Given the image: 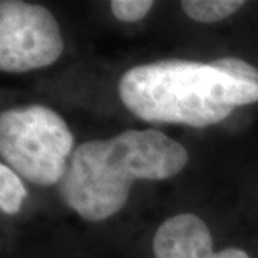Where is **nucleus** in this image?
I'll return each mask as SVG.
<instances>
[{
  "label": "nucleus",
  "instance_id": "nucleus-1",
  "mask_svg": "<svg viewBox=\"0 0 258 258\" xmlns=\"http://www.w3.org/2000/svg\"><path fill=\"white\" fill-rule=\"evenodd\" d=\"M188 164V151L158 129H127L111 139L82 143L72 153L59 195L87 221L116 215L134 181L173 178Z\"/></svg>",
  "mask_w": 258,
  "mask_h": 258
},
{
  "label": "nucleus",
  "instance_id": "nucleus-2",
  "mask_svg": "<svg viewBox=\"0 0 258 258\" xmlns=\"http://www.w3.org/2000/svg\"><path fill=\"white\" fill-rule=\"evenodd\" d=\"M117 91L139 119L191 127L218 124L233 107L258 101V86L231 79L210 62L191 60L136 66L121 77Z\"/></svg>",
  "mask_w": 258,
  "mask_h": 258
},
{
  "label": "nucleus",
  "instance_id": "nucleus-3",
  "mask_svg": "<svg viewBox=\"0 0 258 258\" xmlns=\"http://www.w3.org/2000/svg\"><path fill=\"white\" fill-rule=\"evenodd\" d=\"M72 146L74 136L62 116L42 104L9 109L0 116L4 164L34 184H59Z\"/></svg>",
  "mask_w": 258,
  "mask_h": 258
},
{
  "label": "nucleus",
  "instance_id": "nucleus-4",
  "mask_svg": "<svg viewBox=\"0 0 258 258\" xmlns=\"http://www.w3.org/2000/svg\"><path fill=\"white\" fill-rule=\"evenodd\" d=\"M64 42L50 10L22 0L0 2V69L29 72L60 57Z\"/></svg>",
  "mask_w": 258,
  "mask_h": 258
},
{
  "label": "nucleus",
  "instance_id": "nucleus-5",
  "mask_svg": "<svg viewBox=\"0 0 258 258\" xmlns=\"http://www.w3.org/2000/svg\"><path fill=\"white\" fill-rule=\"evenodd\" d=\"M156 258H250L240 248L213 250V238L200 216L181 213L159 225L153 238Z\"/></svg>",
  "mask_w": 258,
  "mask_h": 258
},
{
  "label": "nucleus",
  "instance_id": "nucleus-6",
  "mask_svg": "<svg viewBox=\"0 0 258 258\" xmlns=\"http://www.w3.org/2000/svg\"><path fill=\"white\" fill-rule=\"evenodd\" d=\"M245 5L241 0H184L183 12L196 22H218Z\"/></svg>",
  "mask_w": 258,
  "mask_h": 258
},
{
  "label": "nucleus",
  "instance_id": "nucleus-7",
  "mask_svg": "<svg viewBox=\"0 0 258 258\" xmlns=\"http://www.w3.org/2000/svg\"><path fill=\"white\" fill-rule=\"evenodd\" d=\"M27 196L20 176L7 164H0V210L7 215L19 213L22 203Z\"/></svg>",
  "mask_w": 258,
  "mask_h": 258
},
{
  "label": "nucleus",
  "instance_id": "nucleus-8",
  "mask_svg": "<svg viewBox=\"0 0 258 258\" xmlns=\"http://www.w3.org/2000/svg\"><path fill=\"white\" fill-rule=\"evenodd\" d=\"M215 69H218L223 74L230 76L231 79L245 82V84L258 86V69L250 62L238 57H221L210 62Z\"/></svg>",
  "mask_w": 258,
  "mask_h": 258
},
{
  "label": "nucleus",
  "instance_id": "nucleus-9",
  "mask_svg": "<svg viewBox=\"0 0 258 258\" xmlns=\"http://www.w3.org/2000/svg\"><path fill=\"white\" fill-rule=\"evenodd\" d=\"M153 7L151 0H114L111 2V10L114 17L121 22H136L141 20Z\"/></svg>",
  "mask_w": 258,
  "mask_h": 258
}]
</instances>
